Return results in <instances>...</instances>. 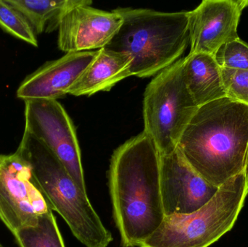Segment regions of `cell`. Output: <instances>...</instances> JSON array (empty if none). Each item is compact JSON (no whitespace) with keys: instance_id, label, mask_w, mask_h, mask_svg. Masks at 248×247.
<instances>
[{"instance_id":"cell-21","label":"cell","mask_w":248,"mask_h":247,"mask_svg":"<svg viewBox=\"0 0 248 247\" xmlns=\"http://www.w3.org/2000/svg\"><path fill=\"white\" fill-rule=\"evenodd\" d=\"M0 247H5L3 246V245H1V243H0Z\"/></svg>"},{"instance_id":"cell-13","label":"cell","mask_w":248,"mask_h":247,"mask_svg":"<svg viewBox=\"0 0 248 247\" xmlns=\"http://www.w3.org/2000/svg\"><path fill=\"white\" fill-rule=\"evenodd\" d=\"M132 59L125 53L103 48L70 88L68 94L80 97L108 91L122 80L132 76Z\"/></svg>"},{"instance_id":"cell-6","label":"cell","mask_w":248,"mask_h":247,"mask_svg":"<svg viewBox=\"0 0 248 247\" xmlns=\"http://www.w3.org/2000/svg\"><path fill=\"white\" fill-rule=\"evenodd\" d=\"M184 58L155 75L146 87L143 100L145 132L159 154L177 148L186 126L199 107L189 93L183 75Z\"/></svg>"},{"instance_id":"cell-12","label":"cell","mask_w":248,"mask_h":247,"mask_svg":"<svg viewBox=\"0 0 248 247\" xmlns=\"http://www.w3.org/2000/svg\"><path fill=\"white\" fill-rule=\"evenodd\" d=\"M96 55L97 51L69 52L46 62L22 81L17 90V98L25 102L57 100L64 97Z\"/></svg>"},{"instance_id":"cell-19","label":"cell","mask_w":248,"mask_h":247,"mask_svg":"<svg viewBox=\"0 0 248 247\" xmlns=\"http://www.w3.org/2000/svg\"><path fill=\"white\" fill-rule=\"evenodd\" d=\"M221 69L226 97L248 106V71Z\"/></svg>"},{"instance_id":"cell-16","label":"cell","mask_w":248,"mask_h":247,"mask_svg":"<svg viewBox=\"0 0 248 247\" xmlns=\"http://www.w3.org/2000/svg\"><path fill=\"white\" fill-rule=\"evenodd\" d=\"M52 210L40 216L34 227L20 229L13 236L20 247H65Z\"/></svg>"},{"instance_id":"cell-15","label":"cell","mask_w":248,"mask_h":247,"mask_svg":"<svg viewBox=\"0 0 248 247\" xmlns=\"http://www.w3.org/2000/svg\"><path fill=\"white\" fill-rule=\"evenodd\" d=\"M29 22L36 35L58 29L61 18L70 9L93 1L89 0H6Z\"/></svg>"},{"instance_id":"cell-3","label":"cell","mask_w":248,"mask_h":247,"mask_svg":"<svg viewBox=\"0 0 248 247\" xmlns=\"http://www.w3.org/2000/svg\"><path fill=\"white\" fill-rule=\"evenodd\" d=\"M116 10L123 16V23L105 48L131 57L132 76L157 75L180 59L189 44V11Z\"/></svg>"},{"instance_id":"cell-2","label":"cell","mask_w":248,"mask_h":247,"mask_svg":"<svg viewBox=\"0 0 248 247\" xmlns=\"http://www.w3.org/2000/svg\"><path fill=\"white\" fill-rule=\"evenodd\" d=\"M177 146L202 178L219 188L246 172L248 106L224 97L199 107Z\"/></svg>"},{"instance_id":"cell-9","label":"cell","mask_w":248,"mask_h":247,"mask_svg":"<svg viewBox=\"0 0 248 247\" xmlns=\"http://www.w3.org/2000/svg\"><path fill=\"white\" fill-rule=\"evenodd\" d=\"M160 182L165 216L199 210L219 189L207 182L189 165L178 146L160 155Z\"/></svg>"},{"instance_id":"cell-4","label":"cell","mask_w":248,"mask_h":247,"mask_svg":"<svg viewBox=\"0 0 248 247\" xmlns=\"http://www.w3.org/2000/svg\"><path fill=\"white\" fill-rule=\"evenodd\" d=\"M17 152L30 164L51 208L68 224L85 247H108L113 240L87 197L52 151L24 131Z\"/></svg>"},{"instance_id":"cell-18","label":"cell","mask_w":248,"mask_h":247,"mask_svg":"<svg viewBox=\"0 0 248 247\" xmlns=\"http://www.w3.org/2000/svg\"><path fill=\"white\" fill-rule=\"evenodd\" d=\"M214 58L221 68L248 71V44L240 38L221 46Z\"/></svg>"},{"instance_id":"cell-7","label":"cell","mask_w":248,"mask_h":247,"mask_svg":"<svg viewBox=\"0 0 248 247\" xmlns=\"http://www.w3.org/2000/svg\"><path fill=\"white\" fill-rule=\"evenodd\" d=\"M49 210L30 164L17 151L0 155V220L7 229L13 235L34 227L39 217Z\"/></svg>"},{"instance_id":"cell-5","label":"cell","mask_w":248,"mask_h":247,"mask_svg":"<svg viewBox=\"0 0 248 247\" xmlns=\"http://www.w3.org/2000/svg\"><path fill=\"white\" fill-rule=\"evenodd\" d=\"M248 195L246 172L231 178L199 210L165 216L140 247H208L232 230Z\"/></svg>"},{"instance_id":"cell-20","label":"cell","mask_w":248,"mask_h":247,"mask_svg":"<svg viewBox=\"0 0 248 247\" xmlns=\"http://www.w3.org/2000/svg\"><path fill=\"white\" fill-rule=\"evenodd\" d=\"M246 175H247V178L248 179V160H247V165H246Z\"/></svg>"},{"instance_id":"cell-17","label":"cell","mask_w":248,"mask_h":247,"mask_svg":"<svg viewBox=\"0 0 248 247\" xmlns=\"http://www.w3.org/2000/svg\"><path fill=\"white\" fill-rule=\"evenodd\" d=\"M0 27L12 36L37 47L36 33L24 16L6 0H0Z\"/></svg>"},{"instance_id":"cell-11","label":"cell","mask_w":248,"mask_h":247,"mask_svg":"<svg viewBox=\"0 0 248 247\" xmlns=\"http://www.w3.org/2000/svg\"><path fill=\"white\" fill-rule=\"evenodd\" d=\"M245 0H204L189 11V53L215 55L221 46L239 39Z\"/></svg>"},{"instance_id":"cell-14","label":"cell","mask_w":248,"mask_h":247,"mask_svg":"<svg viewBox=\"0 0 248 247\" xmlns=\"http://www.w3.org/2000/svg\"><path fill=\"white\" fill-rule=\"evenodd\" d=\"M183 75L198 107L226 97L221 69L214 55L189 53L184 58Z\"/></svg>"},{"instance_id":"cell-1","label":"cell","mask_w":248,"mask_h":247,"mask_svg":"<svg viewBox=\"0 0 248 247\" xmlns=\"http://www.w3.org/2000/svg\"><path fill=\"white\" fill-rule=\"evenodd\" d=\"M113 218L124 247H140L165 218L160 154L144 131L113 152L108 172Z\"/></svg>"},{"instance_id":"cell-8","label":"cell","mask_w":248,"mask_h":247,"mask_svg":"<svg viewBox=\"0 0 248 247\" xmlns=\"http://www.w3.org/2000/svg\"><path fill=\"white\" fill-rule=\"evenodd\" d=\"M25 131L42 141L87 192L75 126L58 100L25 101Z\"/></svg>"},{"instance_id":"cell-10","label":"cell","mask_w":248,"mask_h":247,"mask_svg":"<svg viewBox=\"0 0 248 247\" xmlns=\"http://www.w3.org/2000/svg\"><path fill=\"white\" fill-rule=\"evenodd\" d=\"M92 4L73 7L61 18L58 45L65 54L106 47L120 29L124 18L116 9L104 11Z\"/></svg>"}]
</instances>
